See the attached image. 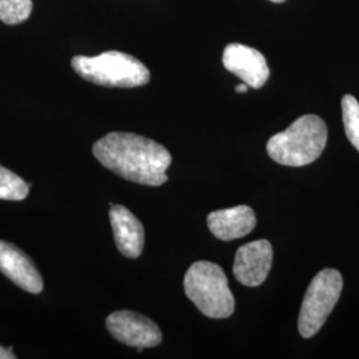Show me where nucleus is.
<instances>
[{"label":"nucleus","instance_id":"f257e3e1","mask_svg":"<svg viewBox=\"0 0 359 359\" xmlns=\"http://www.w3.org/2000/svg\"><path fill=\"white\" fill-rule=\"evenodd\" d=\"M92 151L103 167L123 179L148 187L167 182L172 156L165 147L151 139L112 132L95 142Z\"/></svg>","mask_w":359,"mask_h":359},{"label":"nucleus","instance_id":"f03ea898","mask_svg":"<svg viewBox=\"0 0 359 359\" xmlns=\"http://www.w3.org/2000/svg\"><path fill=\"white\" fill-rule=\"evenodd\" d=\"M327 142V127L321 117L305 115L266 144L270 158L281 165L304 167L321 156Z\"/></svg>","mask_w":359,"mask_h":359},{"label":"nucleus","instance_id":"7ed1b4c3","mask_svg":"<svg viewBox=\"0 0 359 359\" xmlns=\"http://www.w3.org/2000/svg\"><path fill=\"white\" fill-rule=\"evenodd\" d=\"M79 76L103 87L135 88L149 83L151 74L140 60L120 51L97 56H75L71 62Z\"/></svg>","mask_w":359,"mask_h":359},{"label":"nucleus","instance_id":"20e7f679","mask_svg":"<svg viewBox=\"0 0 359 359\" xmlns=\"http://www.w3.org/2000/svg\"><path fill=\"white\" fill-rule=\"evenodd\" d=\"M184 289L187 297L209 318H228L234 311L236 301L228 278L213 262H194L185 274Z\"/></svg>","mask_w":359,"mask_h":359},{"label":"nucleus","instance_id":"39448f33","mask_svg":"<svg viewBox=\"0 0 359 359\" xmlns=\"http://www.w3.org/2000/svg\"><path fill=\"white\" fill-rule=\"evenodd\" d=\"M344 289L338 270L323 269L309 285L298 317V330L304 338H311L321 330L332 314Z\"/></svg>","mask_w":359,"mask_h":359},{"label":"nucleus","instance_id":"423d86ee","mask_svg":"<svg viewBox=\"0 0 359 359\" xmlns=\"http://www.w3.org/2000/svg\"><path fill=\"white\" fill-rule=\"evenodd\" d=\"M107 329L118 342L128 346L156 347L163 334L152 320L130 310H118L107 318Z\"/></svg>","mask_w":359,"mask_h":359},{"label":"nucleus","instance_id":"0eeeda50","mask_svg":"<svg viewBox=\"0 0 359 359\" xmlns=\"http://www.w3.org/2000/svg\"><path fill=\"white\" fill-rule=\"evenodd\" d=\"M224 67L240 77L252 88H261L269 79L270 71L266 59L259 51L240 43L226 46L222 55Z\"/></svg>","mask_w":359,"mask_h":359},{"label":"nucleus","instance_id":"6e6552de","mask_svg":"<svg viewBox=\"0 0 359 359\" xmlns=\"http://www.w3.org/2000/svg\"><path fill=\"white\" fill-rule=\"evenodd\" d=\"M273 262V248L268 240H258L241 246L234 258L233 274L238 283L256 287L269 274Z\"/></svg>","mask_w":359,"mask_h":359},{"label":"nucleus","instance_id":"1a4fd4ad","mask_svg":"<svg viewBox=\"0 0 359 359\" xmlns=\"http://www.w3.org/2000/svg\"><path fill=\"white\" fill-rule=\"evenodd\" d=\"M0 271L28 293L43 290V278L32 259L15 245L0 241Z\"/></svg>","mask_w":359,"mask_h":359},{"label":"nucleus","instance_id":"9d476101","mask_svg":"<svg viewBox=\"0 0 359 359\" xmlns=\"http://www.w3.org/2000/svg\"><path fill=\"white\" fill-rule=\"evenodd\" d=\"M109 219L118 252L128 258H137L144 248L142 224L126 206L111 205Z\"/></svg>","mask_w":359,"mask_h":359},{"label":"nucleus","instance_id":"9b49d317","mask_svg":"<svg viewBox=\"0 0 359 359\" xmlns=\"http://www.w3.org/2000/svg\"><path fill=\"white\" fill-rule=\"evenodd\" d=\"M256 222L255 210L246 205L221 209L208 216L209 229L222 241L244 237L255 229Z\"/></svg>","mask_w":359,"mask_h":359},{"label":"nucleus","instance_id":"f8f14e48","mask_svg":"<svg viewBox=\"0 0 359 359\" xmlns=\"http://www.w3.org/2000/svg\"><path fill=\"white\" fill-rule=\"evenodd\" d=\"M29 191V185L7 168L0 165V200L22 201Z\"/></svg>","mask_w":359,"mask_h":359},{"label":"nucleus","instance_id":"ddd939ff","mask_svg":"<svg viewBox=\"0 0 359 359\" xmlns=\"http://www.w3.org/2000/svg\"><path fill=\"white\" fill-rule=\"evenodd\" d=\"M342 117L347 139L359 152V103L351 95L342 97Z\"/></svg>","mask_w":359,"mask_h":359},{"label":"nucleus","instance_id":"4468645a","mask_svg":"<svg viewBox=\"0 0 359 359\" xmlns=\"http://www.w3.org/2000/svg\"><path fill=\"white\" fill-rule=\"evenodd\" d=\"M32 0H0V20L8 26L26 22L32 13Z\"/></svg>","mask_w":359,"mask_h":359},{"label":"nucleus","instance_id":"2eb2a0df","mask_svg":"<svg viewBox=\"0 0 359 359\" xmlns=\"http://www.w3.org/2000/svg\"><path fill=\"white\" fill-rule=\"evenodd\" d=\"M16 358L13 355L11 348H6V347L0 346V359H13Z\"/></svg>","mask_w":359,"mask_h":359},{"label":"nucleus","instance_id":"dca6fc26","mask_svg":"<svg viewBox=\"0 0 359 359\" xmlns=\"http://www.w3.org/2000/svg\"><path fill=\"white\" fill-rule=\"evenodd\" d=\"M248 84H240V86H237L236 87V92H238V93H245V92H248Z\"/></svg>","mask_w":359,"mask_h":359},{"label":"nucleus","instance_id":"f3484780","mask_svg":"<svg viewBox=\"0 0 359 359\" xmlns=\"http://www.w3.org/2000/svg\"><path fill=\"white\" fill-rule=\"evenodd\" d=\"M270 1H273V3H283L285 0H270Z\"/></svg>","mask_w":359,"mask_h":359}]
</instances>
